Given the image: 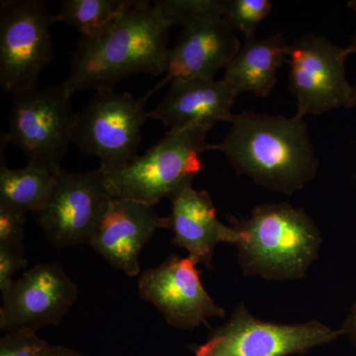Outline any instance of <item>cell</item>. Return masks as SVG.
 Returning <instances> with one entry per match:
<instances>
[{"label": "cell", "instance_id": "obj_1", "mask_svg": "<svg viewBox=\"0 0 356 356\" xmlns=\"http://www.w3.org/2000/svg\"><path fill=\"white\" fill-rule=\"evenodd\" d=\"M172 27L156 2L133 0L103 31L81 36L63 86L72 96L90 89H114L122 79L136 74H163Z\"/></svg>", "mask_w": 356, "mask_h": 356}, {"label": "cell", "instance_id": "obj_2", "mask_svg": "<svg viewBox=\"0 0 356 356\" xmlns=\"http://www.w3.org/2000/svg\"><path fill=\"white\" fill-rule=\"evenodd\" d=\"M231 125L208 149L221 152L238 175L287 196L315 179L318 159L304 119L245 110Z\"/></svg>", "mask_w": 356, "mask_h": 356}, {"label": "cell", "instance_id": "obj_3", "mask_svg": "<svg viewBox=\"0 0 356 356\" xmlns=\"http://www.w3.org/2000/svg\"><path fill=\"white\" fill-rule=\"evenodd\" d=\"M229 222L242 235L236 247L245 275L299 280L318 259L322 234L302 208L287 202L261 204L248 219L231 217Z\"/></svg>", "mask_w": 356, "mask_h": 356}, {"label": "cell", "instance_id": "obj_4", "mask_svg": "<svg viewBox=\"0 0 356 356\" xmlns=\"http://www.w3.org/2000/svg\"><path fill=\"white\" fill-rule=\"evenodd\" d=\"M208 132L199 129L168 131L158 144L138 156L125 168L104 175L112 198L129 199L154 207L193 185L203 168L202 154L208 151Z\"/></svg>", "mask_w": 356, "mask_h": 356}, {"label": "cell", "instance_id": "obj_5", "mask_svg": "<svg viewBox=\"0 0 356 356\" xmlns=\"http://www.w3.org/2000/svg\"><path fill=\"white\" fill-rule=\"evenodd\" d=\"M165 83L161 81L140 98L114 89L96 91L74 116L72 144L84 156L99 159L104 175L121 170L139 156L140 133L149 118L147 102Z\"/></svg>", "mask_w": 356, "mask_h": 356}, {"label": "cell", "instance_id": "obj_6", "mask_svg": "<svg viewBox=\"0 0 356 356\" xmlns=\"http://www.w3.org/2000/svg\"><path fill=\"white\" fill-rule=\"evenodd\" d=\"M9 128L2 134L6 144L24 154L28 165L60 173L70 145L76 113L72 95L63 84L34 88L13 95Z\"/></svg>", "mask_w": 356, "mask_h": 356}, {"label": "cell", "instance_id": "obj_7", "mask_svg": "<svg viewBox=\"0 0 356 356\" xmlns=\"http://www.w3.org/2000/svg\"><path fill=\"white\" fill-rule=\"evenodd\" d=\"M343 336L318 321L277 324L254 317L241 302L226 323L211 332L192 356H291Z\"/></svg>", "mask_w": 356, "mask_h": 356}, {"label": "cell", "instance_id": "obj_8", "mask_svg": "<svg viewBox=\"0 0 356 356\" xmlns=\"http://www.w3.org/2000/svg\"><path fill=\"white\" fill-rule=\"evenodd\" d=\"M55 15L42 0L1 1L0 86L15 95L37 88L54 60L50 26Z\"/></svg>", "mask_w": 356, "mask_h": 356}, {"label": "cell", "instance_id": "obj_9", "mask_svg": "<svg viewBox=\"0 0 356 356\" xmlns=\"http://www.w3.org/2000/svg\"><path fill=\"white\" fill-rule=\"evenodd\" d=\"M353 51L324 35L308 33L293 40L289 92L296 100L295 116L304 119L339 108H350L353 86L346 79V58Z\"/></svg>", "mask_w": 356, "mask_h": 356}, {"label": "cell", "instance_id": "obj_10", "mask_svg": "<svg viewBox=\"0 0 356 356\" xmlns=\"http://www.w3.org/2000/svg\"><path fill=\"white\" fill-rule=\"evenodd\" d=\"M111 199L99 168L88 172L62 170L50 201L35 213V221L53 247L89 245Z\"/></svg>", "mask_w": 356, "mask_h": 356}, {"label": "cell", "instance_id": "obj_11", "mask_svg": "<svg viewBox=\"0 0 356 356\" xmlns=\"http://www.w3.org/2000/svg\"><path fill=\"white\" fill-rule=\"evenodd\" d=\"M197 266L188 255L172 254L140 276V299L153 304L166 323L177 329L191 331L208 318L226 316L204 287Z\"/></svg>", "mask_w": 356, "mask_h": 356}, {"label": "cell", "instance_id": "obj_12", "mask_svg": "<svg viewBox=\"0 0 356 356\" xmlns=\"http://www.w3.org/2000/svg\"><path fill=\"white\" fill-rule=\"evenodd\" d=\"M79 287L58 264H39L2 294L0 330L37 332L57 325L76 301Z\"/></svg>", "mask_w": 356, "mask_h": 356}, {"label": "cell", "instance_id": "obj_13", "mask_svg": "<svg viewBox=\"0 0 356 356\" xmlns=\"http://www.w3.org/2000/svg\"><path fill=\"white\" fill-rule=\"evenodd\" d=\"M159 229H170V219L152 206L112 198L89 245L110 266L134 277L140 273L143 248Z\"/></svg>", "mask_w": 356, "mask_h": 356}, {"label": "cell", "instance_id": "obj_14", "mask_svg": "<svg viewBox=\"0 0 356 356\" xmlns=\"http://www.w3.org/2000/svg\"><path fill=\"white\" fill-rule=\"evenodd\" d=\"M236 97L222 79H178L170 83L168 92L147 116L170 131L199 129L208 132L220 122H233L236 115L232 107Z\"/></svg>", "mask_w": 356, "mask_h": 356}, {"label": "cell", "instance_id": "obj_15", "mask_svg": "<svg viewBox=\"0 0 356 356\" xmlns=\"http://www.w3.org/2000/svg\"><path fill=\"white\" fill-rule=\"evenodd\" d=\"M242 44L222 18H209L184 26L168 53L166 83L186 79H215L226 69Z\"/></svg>", "mask_w": 356, "mask_h": 356}, {"label": "cell", "instance_id": "obj_16", "mask_svg": "<svg viewBox=\"0 0 356 356\" xmlns=\"http://www.w3.org/2000/svg\"><path fill=\"white\" fill-rule=\"evenodd\" d=\"M172 214L170 229L172 243L188 252V257L197 264L212 268L213 257L219 243L236 245L242 235L233 226L220 221L210 194L185 187L170 198Z\"/></svg>", "mask_w": 356, "mask_h": 356}, {"label": "cell", "instance_id": "obj_17", "mask_svg": "<svg viewBox=\"0 0 356 356\" xmlns=\"http://www.w3.org/2000/svg\"><path fill=\"white\" fill-rule=\"evenodd\" d=\"M290 44L281 33L264 39H245L240 51L225 69L222 81L236 93L267 98L277 83V72L288 62Z\"/></svg>", "mask_w": 356, "mask_h": 356}, {"label": "cell", "instance_id": "obj_18", "mask_svg": "<svg viewBox=\"0 0 356 356\" xmlns=\"http://www.w3.org/2000/svg\"><path fill=\"white\" fill-rule=\"evenodd\" d=\"M0 163V206L22 215L43 210L50 201L57 177L30 165L13 170L3 158Z\"/></svg>", "mask_w": 356, "mask_h": 356}, {"label": "cell", "instance_id": "obj_19", "mask_svg": "<svg viewBox=\"0 0 356 356\" xmlns=\"http://www.w3.org/2000/svg\"><path fill=\"white\" fill-rule=\"evenodd\" d=\"M133 0H64L55 22H64L90 37L103 31L132 4Z\"/></svg>", "mask_w": 356, "mask_h": 356}, {"label": "cell", "instance_id": "obj_20", "mask_svg": "<svg viewBox=\"0 0 356 356\" xmlns=\"http://www.w3.org/2000/svg\"><path fill=\"white\" fill-rule=\"evenodd\" d=\"M271 10L269 0H224L222 19L234 32H240L245 39L252 38Z\"/></svg>", "mask_w": 356, "mask_h": 356}, {"label": "cell", "instance_id": "obj_21", "mask_svg": "<svg viewBox=\"0 0 356 356\" xmlns=\"http://www.w3.org/2000/svg\"><path fill=\"white\" fill-rule=\"evenodd\" d=\"M156 2L170 25L182 27L209 18H222L224 0H158Z\"/></svg>", "mask_w": 356, "mask_h": 356}, {"label": "cell", "instance_id": "obj_22", "mask_svg": "<svg viewBox=\"0 0 356 356\" xmlns=\"http://www.w3.org/2000/svg\"><path fill=\"white\" fill-rule=\"evenodd\" d=\"M49 346L36 332H8L0 339V356H44Z\"/></svg>", "mask_w": 356, "mask_h": 356}, {"label": "cell", "instance_id": "obj_23", "mask_svg": "<svg viewBox=\"0 0 356 356\" xmlns=\"http://www.w3.org/2000/svg\"><path fill=\"white\" fill-rule=\"evenodd\" d=\"M27 266L23 243L0 245V291L2 294L13 284L15 274Z\"/></svg>", "mask_w": 356, "mask_h": 356}, {"label": "cell", "instance_id": "obj_24", "mask_svg": "<svg viewBox=\"0 0 356 356\" xmlns=\"http://www.w3.org/2000/svg\"><path fill=\"white\" fill-rule=\"evenodd\" d=\"M25 215L0 206V245L23 243Z\"/></svg>", "mask_w": 356, "mask_h": 356}, {"label": "cell", "instance_id": "obj_25", "mask_svg": "<svg viewBox=\"0 0 356 356\" xmlns=\"http://www.w3.org/2000/svg\"><path fill=\"white\" fill-rule=\"evenodd\" d=\"M343 336L348 337L356 350V300L351 306L348 317L344 320L343 327H341Z\"/></svg>", "mask_w": 356, "mask_h": 356}, {"label": "cell", "instance_id": "obj_26", "mask_svg": "<svg viewBox=\"0 0 356 356\" xmlns=\"http://www.w3.org/2000/svg\"><path fill=\"white\" fill-rule=\"evenodd\" d=\"M44 356H86L64 346H49Z\"/></svg>", "mask_w": 356, "mask_h": 356}, {"label": "cell", "instance_id": "obj_27", "mask_svg": "<svg viewBox=\"0 0 356 356\" xmlns=\"http://www.w3.org/2000/svg\"><path fill=\"white\" fill-rule=\"evenodd\" d=\"M350 48L353 54H356V29L355 33H353V37H351ZM350 108H356V81L353 86V97H351Z\"/></svg>", "mask_w": 356, "mask_h": 356}]
</instances>
